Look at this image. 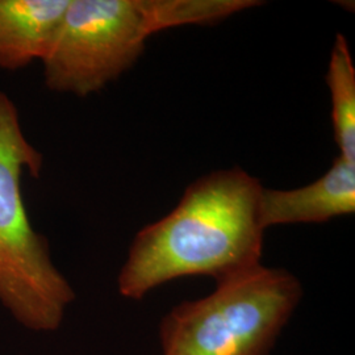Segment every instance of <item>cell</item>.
<instances>
[{
    "mask_svg": "<svg viewBox=\"0 0 355 355\" xmlns=\"http://www.w3.org/2000/svg\"><path fill=\"white\" fill-rule=\"evenodd\" d=\"M303 288L263 265L216 283L211 295L175 305L159 324L162 355H271Z\"/></svg>",
    "mask_w": 355,
    "mask_h": 355,
    "instance_id": "4",
    "label": "cell"
},
{
    "mask_svg": "<svg viewBox=\"0 0 355 355\" xmlns=\"http://www.w3.org/2000/svg\"><path fill=\"white\" fill-rule=\"evenodd\" d=\"M355 212V162L338 155L318 180L293 190L263 187L259 217L263 228L318 224Z\"/></svg>",
    "mask_w": 355,
    "mask_h": 355,
    "instance_id": "5",
    "label": "cell"
},
{
    "mask_svg": "<svg viewBox=\"0 0 355 355\" xmlns=\"http://www.w3.org/2000/svg\"><path fill=\"white\" fill-rule=\"evenodd\" d=\"M263 186L241 167L198 178L175 208L141 229L117 277L121 296L141 300L170 280L228 279L262 265Z\"/></svg>",
    "mask_w": 355,
    "mask_h": 355,
    "instance_id": "1",
    "label": "cell"
},
{
    "mask_svg": "<svg viewBox=\"0 0 355 355\" xmlns=\"http://www.w3.org/2000/svg\"><path fill=\"white\" fill-rule=\"evenodd\" d=\"M42 167L44 155L26 139L16 104L0 91V303L28 329L54 331L76 292L26 212L23 175L38 178Z\"/></svg>",
    "mask_w": 355,
    "mask_h": 355,
    "instance_id": "3",
    "label": "cell"
},
{
    "mask_svg": "<svg viewBox=\"0 0 355 355\" xmlns=\"http://www.w3.org/2000/svg\"><path fill=\"white\" fill-rule=\"evenodd\" d=\"M70 0H0V69L16 71L42 61Z\"/></svg>",
    "mask_w": 355,
    "mask_h": 355,
    "instance_id": "6",
    "label": "cell"
},
{
    "mask_svg": "<svg viewBox=\"0 0 355 355\" xmlns=\"http://www.w3.org/2000/svg\"><path fill=\"white\" fill-rule=\"evenodd\" d=\"M258 0H70L41 61L45 86L85 98L139 61L146 41L167 29L215 26Z\"/></svg>",
    "mask_w": 355,
    "mask_h": 355,
    "instance_id": "2",
    "label": "cell"
},
{
    "mask_svg": "<svg viewBox=\"0 0 355 355\" xmlns=\"http://www.w3.org/2000/svg\"><path fill=\"white\" fill-rule=\"evenodd\" d=\"M327 83L338 155L355 162V66L349 42L343 33L336 36L330 51Z\"/></svg>",
    "mask_w": 355,
    "mask_h": 355,
    "instance_id": "7",
    "label": "cell"
}]
</instances>
